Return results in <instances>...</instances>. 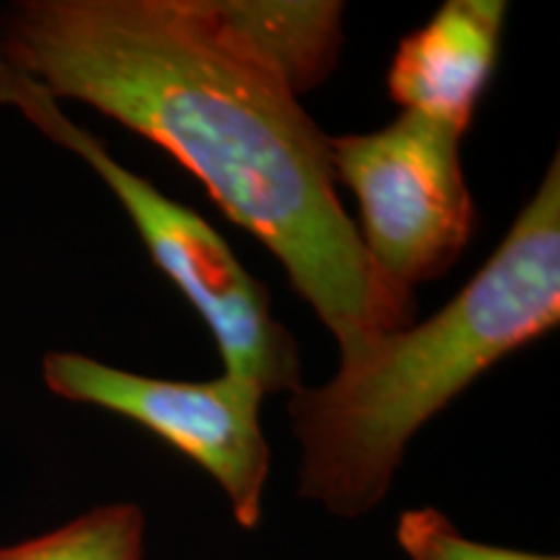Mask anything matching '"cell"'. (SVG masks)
Listing matches in <instances>:
<instances>
[{
  "mask_svg": "<svg viewBox=\"0 0 560 560\" xmlns=\"http://www.w3.org/2000/svg\"><path fill=\"white\" fill-rule=\"evenodd\" d=\"M42 380L62 400L115 412L156 433L219 482L242 529L262 524L270 444L257 384L229 374L213 382L156 380L75 350L47 353Z\"/></svg>",
  "mask_w": 560,
  "mask_h": 560,
  "instance_id": "obj_5",
  "label": "cell"
},
{
  "mask_svg": "<svg viewBox=\"0 0 560 560\" xmlns=\"http://www.w3.org/2000/svg\"><path fill=\"white\" fill-rule=\"evenodd\" d=\"M503 0H446L400 39L387 73L392 102L467 132L501 50Z\"/></svg>",
  "mask_w": 560,
  "mask_h": 560,
  "instance_id": "obj_6",
  "label": "cell"
},
{
  "mask_svg": "<svg viewBox=\"0 0 560 560\" xmlns=\"http://www.w3.org/2000/svg\"><path fill=\"white\" fill-rule=\"evenodd\" d=\"M0 104L16 109L42 136L75 153L115 192L151 262L192 304L213 335L223 374L257 384L265 395L301 387L296 338L272 317L270 293L192 208L166 198L112 156L100 138L73 122L37 81L0 62Z\"/></svg>",
  "mask_w": 560,
  "mask_h": 560,
  "instance_id": "obj_3",
  "label": "cell"
},
{
  "mask_svg": "<svg viewBox=\"0 0 560 560\" xmlns=\"http://www.w3.org/2000/svg\"><path fill=\"white\" fill-rule=\"evenodd\" d=\"M0 560H145V514L138 503H104L58 529L3 545Z\"/></svg>",
  "mask_w": 560,
  "mask_h": 560,
  "instance_id": "obj_7",
  "label": "cell"
},
{
  "mask_svg": "<svg viewBox=\"0 0 560 560\" xmlns=\"http://www.w3.org/2000/svg\"><path fill=\"white\" fill-rule=\"evenodd\" d=\"M465 136L454 125L402 112L382 130L327 138L335 182L359 202L371 268L402 296L416 299V285L450 272L472 240Z\"/></svg>",
  "mask_w": 560,
  "mask_h": 560,
  "instance_id": "obj_4",
  "label": "cell"
},
{
  "mask_svg": "<svg viewBox=\"0 0 560 560\" xmlns=\"http://www.w3.org/2000/svg\"><path fill=\"white\" fill-rule=\"evenodd\" d=\"M395 540L408 560H558V556L472 540L433 506L402 511L395 527Z\"/></svg>",
  "mask_w": 560,
  "mask_h": 560,
  "instance_id": "obj_8",
  "label": "cell"
},
{
  "mask_svg": "<svg viewBox=\"0 0 560 560\" xmlns=\"http://www.w3.org/2000/svg\"><path fill=\"white\" fill-rule=\"evenodd\" d=\"M342 16L338 0H16L0 11V62L179 161L348 359L412 325L416 299L371 268L299 102L338 66Z\"/></svg>",
  "mask_w": 560,
  "mask_h": 560,
  "instance_id": "obj_1",
  "label": "cell"
},
{
  "mask_svg": "<svg viewBox=\"0 0 560 560\" xmlns=\"http://www.w3.org/2000/svg\"><path fill=\"white\" fill-rule=\"evenodd\" d=\"M560 322V159L470 283L420 325L376 335L322 387L291 392L299 495L340 520L387 499L412 436L478 376Z\"/></svg>",
  "mask_w": 560,
  "mask_h": 560,
  "instance_id": "obj_2",
  "label": "cell"
}]
</instances>
